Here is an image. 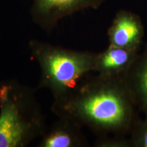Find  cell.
I'll return each mask as SVG.
<instances>
[{"label":"cell","instance_id":"1","mask_svg":"<svg viewBox=\"0 0 147 147\" xmlns=\"http://www.w3.org/2000/svg\"><path fill=\"white\" fill-rule=\"evenodd\" d=\"M51 111L98 137L129 135L140 119L138 108L124 80L97 74L89 75L66 98L53 102Z\"/></svg>","mask_w":147,"mask_h":147},{"label":"cell","instance_id":"2","mask_svg":"<svg viewBox=\"0 0 147 147\" xmlns=\"http://www.w3.org/2000/svg\"><path fill=\"white\" fill-rule=\"evenodd\" d=\"M47 125L32 87L16 79L0 81V147H27Z\"/></svg>","mask_w":147,"mask_h":147},{"label":"cell","instance_id":"3","mask_svg":"<svg viewBox=\"0 0 147 147\" xmlns=\"http://www.w3.org/2000/svg\"><path fill=\"white\" fill-rule=\"evenodd\" d=\"M28 47L40 70L39 89H47L58 102L68 97L93 72L96 53L76 51L38 40Z\"/></svg>","mask_w":147,"mask_h":147},{"label":"cell","instance_id":"4","mask_svg":"<svg viewBox=\"0 0 147 147\" xmlns=\"http://www.w3.org/2000/svg\"><path fill=\"white\" fill-rule=\"evenodd\" d=\"M106 0H32L31 16L42 30L51 32L63 18L86 9H97Z\"/></svg>","mask_w":147,"mask_h":147},{"label":"cell","instance_id":"5","mask_svg":"<svg viewBox=\"0 0 147 147\" xmlns=\"http://www.w3.org/2000/svg\"><path fill=\"white\" fill-rule=\"evenodd\" d=\"M144 36L142 20L136 14L120 10L108 30L109 45L140 51Z\"/></svg>","mask_w":147,"mask_h":147},{"label":"cell","instance_id":"6","mask_svg":"<svg viewBox=\"0 0 147 147\" xmlns=\"http://www.w3.org/2000/svg\"><path fill=\"white\" fill-rule=\"evenodd\" d=\"M138 51L108 45L96 53L93 72L106 78L123 80L137 57Z\"/></svg>","mask_w":147,"mask_h":147},{"label":"cell","instance_id":"7","mask_svg":"<svg viewBox=\"0 0 147 147\" xmlns=\"http://www.w3.org/2000/svg\"><path fill=\"white\" fill-rule=\"evenodd\" d=\"M39 139L38 147H84L89 144L82 127L64 117H57Z\"/></svg>","mask_w":147,"mask_h":147},{"label":"cell","instance_id":"8","mask_svg":"<svg viewBox=\"0 0 147 147\" xmlns=\"http://www.w3.org/2000/svg\"><path fill=\"white\" fill-rule=\"evenodd\" d=\"M123 80L139 111L147 117V46L138 53Z\"/></svg>","mask_w":147,"mask_h":147},{"label":"cell","instance_id":"9","mask_svg":"<svg viewBox=\"0 0 147 147\" xmlns=\"http://www.w3.org/2000/svg\"><path fill=\"white\" fill-rule=\"evenodd\" d=\"M131 147H147V117L139 119L129 134Z\"/></svg>","mask_w":147,"mask_h":147},{"label":"cell","instance_id":"10","mask_svg":"<svg viewBox=\"0 0 147 147\" xmlns=\"http://www.w3.org/2000/svg\"><path fill=\"white\" fill-rule=\"evenodd\" d=\"M96 147H131L129 137L127 136H109L97 138Z\"/></svg>","mask_w":147,"mask_h":147}]
</instances>
